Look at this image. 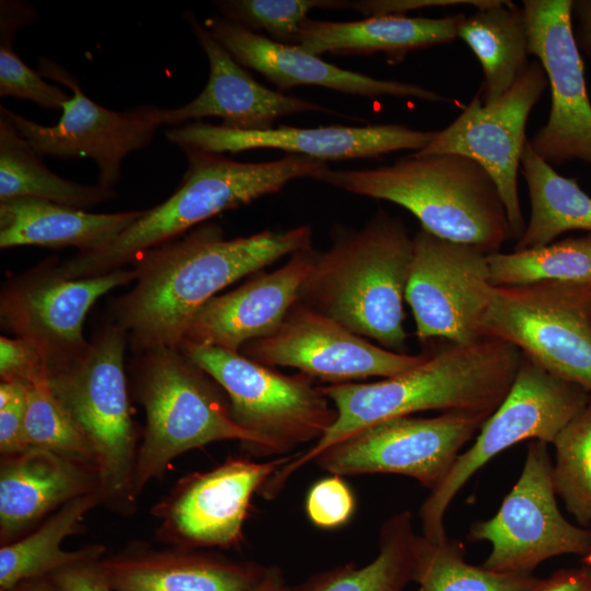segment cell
I'll return each instance as SVG.
<instances>
[{
  "label": "cell",
  "instance_id": "22",
  "mask_svg": "<svg viewBox=\"0 0 591 591\" xmlns=\"http://www.w3.org/2000/svg\"><path fill=\"white\" fill-rule=\"evenodd\" d=\"M316 255L312 247L297 252L280 268L213 297L195 313L183 340L239 351L271 334L299 300Z\"/></svg>",
  "mask_w": 591,
  "mask_h": 591
},
{
  "label": "cell",
  "instance_id": "34",
  "mask_svg": "<svg viewBox=\"0 0 591 591\" xmlns=\"http://www.w3.org/2000/svg\"><path fill=\"white\" fill-rule=\"evenodd\" d=\"M493 287L554 281L591 285V233L544 246L487 256Z\"/></svg>",
  "mask_w": 591,
  "mask_h": 591
},
{
  "label": "cell",
  "instance_id": "12",
  "mask_svg": "<svg viewBox=\"0 0 591 591\" xmlns=\"http://www.w3.org/2000/svg\"><path fill=\"white\" fill-rule=\"evenodd\" d=\"M38 72L71 91L59 121L44 126L2 105L0 113L42 157L92 159L97 166V184L114 189L124 159L151 143L163 125L164 108L142 104L112 111L89 99L77 78L56 61L39 57Z\"/></svg>",
  "mask_w": 591,
  "mask_h": 591
},
{
  "label": "cell",
  "instance_id": "45",
  "mask_svg": "<svg viewBox=\"0 0 591 591\" xmlns=\"http://www.w3.org/2000/svg\"><path fill=\"white\" fill-rule=\"evenodd\" d=\"M571 16L576 44L591 59V0H572Z\"/></svg>",
  "mask_w": 591,
  "mask_h": 591
},
{
  "label": "cell",
  "instance_id": "7",
  "mask_svg": "<svg viewBox=\"0 0 591 591\" xmlns=\"http://www.w3.org/2000/svg\"><path fill=\"white\" fill-rule=\"evenodd\" d=\"M126 343L125 331L109 324L80 357L51 371L48 379L93 448L103 503L121 514L132 512L137 500L138 445L124 367Z\"/></svg>",
  "mask_w": 591,
  "mask_h": 591
},
{
  "label": "cell",
  "instance_id": "13",
  "mask_svg": "<svg viewBox=\"0 0 591 591\" xmlns=\"http://www.w3.org/2000/svg\"><path fill=\"white\" fill-rule=\"evenodd\" d=\"M489 416L445 412L405 416L361 429L325 449L314 462L339 476L396 474L429 491L447 476L462 449Z\"/></svg>",
  "mask_w": 591,
  "mask_h": 591
},
{
  "label": "cell",
  "instance_id": "44",
  "mask_svg": "<svg viewBox=\"0 0 591 591\" xmlns=\"http://www.w3.org/2000/svg\"><path fill=\"white\" fill-rule=\"evenodd\" d=\"M540 591H591V567L556 570Z\"/></svg>",
  "mask_w": 591,
  "mask_h": 591
},
{
  "label": "cell",
  "instance_id": "6",
  "mask_svg": "<svg viewBox=\"0 0 591 591\" xmlns=\"http://www.w3.org/2000/svg\"><path fill=\"white\" fill-rule=\"evenodd\" d=\"M134 368V391L146 414L138 447L136 497L177 456L211 442L237 440L257 454V439L233 419L223 389L179 347L139 355Z\"/></svg>",
  "mask_w": 591,
  "mask_h": 591
},
{
  "label": "cell",
  "instance_id": "20",
  "mask_svg": "<svg viewBox=\"0 0 591 591\" xmlns=\"http://www.w3.org/2000/svg\"><path fill=\"white\" fill-rule=\"evenodd\" d=\"M434 132L396 124L316 128L279 126L263 130H237L194 121L166 130L165 137L183 151L223 154L266 148L327 163L376 158L401 150L418 152L432 140Z\"/></svg>",
  "mask_w": 591,
  "mask_h": 591
},
{
  "label": "cell",
  "instance_id": "26",
  "mask_svg": "<svg viewBox=\"0 0 591 591\" xmlns=\"http://www.w3.org/2000/svg\"><path fill=\"white\" fill-rule=\"evenodd\" d=\"M464 18L461 13L437 19L376 14L344 22L308 18L300 26L298 46L316 56L381 53L396 63L414 50L455 40Z\"/></svg>",
  "mask_w": 591,
  "mask_h": 591
},
{
  "label": "cell",
  "instance_id": "42",
  "mask_svg": "<svg viewBox=\"0 0 591 591\" xmlns=\"http://www.w3.org/2000/svg\"><path fill=\"white\" fill-rule=\"evenodd\" d=\"M102 558L77 561L51 573L47 578L54 591H114L101 566Z\"/></svg>",
  "mask_w": 591,
  "mask_h": 591
},
{
  "label": "cell",
  "instance_id": "38",
  "mask_svg": "<svg viewBox=\"0 0 591 591\" xmlns=\"http://www.w3.org/2000/svg\"><path fill=\"white\" fill-rule=\"evenodd\" d=\"M223 18L254 33L266 32L268 38L286 45H298L301 24L313 9H344L340 0H224L216 1Z\"/></svg>",
  "mask_w": 591,
  "mask_h": 591
},
{
  "label": "cell",
  "instance_id": "40",
  "mask_svg": "<svg viewBox=\"0 0 591 591\" xmlns=\"http://www.w3.org/2000/svg\"><path fill=\"white\" fill-rule=\"evenodd\" d=\"M49 375V364L33 341L22 337H0L1 381L19 382L31 386L47 382Z\"/></svg>",
  "mask_w": 591,
  "mask_h": 591
},
{
  "label": "cell",
  "instance_id": "3",
  "mask_svg": "<svg viewBox=\"0 0 591 591\" xmlns=\"http://www.w3.org/2000/svg\"><path fill=\"white\" fill-rule=\"evenodd\" d=\"M413 253L404 222L380 210L317 253L299 300L349 332L406 354L404 301Z\"/></svg>",
  "mask_w": 591,
  "mask_h": 591
},
{
  "label": "cell",
  "instance_id": "21",
  "mask_svg": "<svg viewBox=\"0 0 591 591\" xmlns=\"http://www.w3.org/2000/svg\"><path fill=\"white\" fill-rule=\"evenodd\" d=\"M205 22L211 35L236 62L257 71L281 91L299 85H316L367 97L394 96L434 103L452 102L418 84L381 80L341 69L298 45L274 42L219 15H212Z\"/></svg>",
  "mask_w": 591,
  "mask_h": 591
},
{
  "label": "cell",
  "instance_id": "14",
  "mask_svg": "<svg viewBox=\"0 0 591 591\" xmlns=\"http://www.w3.org/2000/svg\"><path fill=\"white\" fill-rule=\"evenodd\" d=\"M413 240L405 301L412 309L417 338L459 345L485 339L482 324L494 288L488 254L421 227Z\"/></svg>",
  "mask_w": 591,
  "mask_h": 591
},
{
  "label": "cell",
  "instance_id": "27",
  "mask_svg": "<svg viewBox=\"0 0 591 591\" xmlns=\"http://www.w3.org/2000/svg\"><path fill=\"white\" fill-rule=\"evenodd\" d=\"M143 210L94 213L37 198L0 202V247L74 246L91 252L131 225Z\"/></svg>",
  "mask_w": 591,
  "mask_h": 591
},
{
  "label": "cell",
  "instance_id": "30",
  "mask_svg": "<svg viewBox=\"0 0 591 591\" xmlns=\"http://www.w3.org/2000/svg\"><path fill=\"white\" fill-rule=\"evenodd\" d=\"M521 169L531 211L513 251L544 246L573 230L591 233V196L573 178L560 175L537 155L529 139L523 149Z\"/></svg>",
  "mask_w": 591,
  "mask_h": 591
},
{
  "label": "cell",
  "instance_id": "1",
  "mask_svg": "<svg viewBox=\"0 0 591 591\" xmlns=\"http://www.w3.org/2000/svg\"><path fill=\"white\" fill-rule=\"evenodd\" d=\"M311 247L309 225L225 239L221 227L204 223L134 262L136 285L114 301L115 324L139 355L178 347L195 313L219 291Z\"/></svg>",
  "mask_w": 591,
  "mask_h": 591
},
{
  "label": "cell",
  "instance_id": "49",
  "mask_svg": "<svg viewBox=\"0 0 591 591\" xmlns=\"http://www.w3.org/2000/svg\"><path fill=\"white\" fill-rule=\"evenodd\" d=\"M11 591H18V590H16V589H14V590H11Z\"/></svg>",
  "mask_w": 591,
  "mask_h": 591
},
{
  "label": "cell",
  "instance_id": "25",
  "mask_svg": "<svg viewBox=\"0 0 591 591\" xmlns=\"http://www.w3.org/2000/svg\"><path fill=\"white\" fill-rule=\"evenodd\" d=\"M114 591H254L265 566L176 548L101 559Z\"/></svg>",
  "mask_w": 591,
  "mask_h": 591
},
{
  "label": "cell",
  "instance_id": "11",
  "mask_svg": "<svg viewBox=\"0 0 591 591\" xmlns=\"http://www.w3.org/2000/svg\"><path fill=\"white\" fill-rule=\"evenodd\" d=\"M548 444L532 440L521 474L489 519L473 523L468 538L490 544L483 567L532 575L557 556L584 557L591 551V529L568 521L557 505Z\"/></svg>",
  "mask_w": 591,
  "mask_h": 591
},
{
  "label": "cell",
  "instance_id": "15",
  "mask_svg": "<svg viewBox=\"0 0 591 591\" xmlns=\"http://www.w3.org/2000/svg\"><path fill=\"white\" fill-rule=\"evenodd\" d=\"M547 86L545 70L535 59L495 103L484 105L476 93L462 113L417 152L459 154L478 163L497 186L515 241L526 224L518 193L526 123Z\"/></svg>",
  "mask_w": 591,
  "mask_h": 591
},
{
  "label": "cell",
  "instance_id": "19",
  "mask_svg": "<svg viewBox=\"0 0 591 591\" xmlns=\"http://www.w3.org/2000/svg\"><path fill=\"white\" fill-rule=\"evenodd\" d=\"M242 354L268 367L296 368L331 384L394 376L427 357L373 345L300 300L275 332L248 341L242 347Z\"/></svg>",
  "mask_w": 591,
  "mask_h": 591
},
{
  "label": "cell",
  "instance_id": "8",
  "mask_svg": "<svg viewBox=\"0 0 591 591\" xmlns=\"http://www.w3.org/2000/svg\"><path fill=\"white\" fill-rule=\"evenodd\" d=\"M178 347L223 389L234 421L258 441L256 456L316 442L336 419L334 405L305 373L287 375L239 351L188 340Z\"/></svg>",
  "mask_w": 591,
  "mask_h": 591
},
{
  "label": "cell",
  "instance_id": "28",
  "mask_svg": "<svg viewBox=\"0 0 591 591\" xmlns=\"http://www.w3.org/2000/svg\"><path fill=\"white\" fill-rule=\"evenodd\" d=\"M457 38L474 53L484 74L478 92L484 105L495 103L528 67L529 38L522 7L490 0L462 21Z\"/></svg>",
  "mask_w": 591,
  "mask_h": 591
},
{
  "label": "cell",
  "instance_id": "23",
  "mask_svg": "<svg viewBox=\"0 0 591 591\" xmlns=\"http://www.w3.org/2000/svg\"><path fill=\"white\" fill-rule=\"evenodd\" d=\"M186 20L209 62L202 91L177 108L163 109V125L218 117L222 126L237 130H263L288 115L305 112L333 113L316 103L286 95L258 83L211 35L192 12Z\"/></svg>",
  "mask_w": 591,
  "mask_h": 591
},
{
  "label": "cell",
  "instance_id": "5",
  "mask_svg": "<svg viewBox=\"0 0 591 591\" xmlns=\"http://www.w3.org/2000/svg\"><path fill=\"white\" fill-rule=\"evenodd\" d=\"M314 179L396 204L430 233L486 254L500 252L513 239L495 182L478 163L463 155L414 152L374 169L326 167Z\"/></svg>",
  "mask_w": 591,
  "mask_h": 591
},
{
  "label": "cell",
  "instance_id": "31",
  "mask_svg": "<svg viewBox=\"0 0 591 591\" xmlns=\"http://www.w3.org/2000/svg\"><path fill=\"white\" fill-rule=\"evenodd\" d=\"M115 196L113 188L79 184L53 173L0 113V202L37 198L85 210Z\"/></svg>",
  "mask_w": 591,
  "mask_h": 591
},
{
  "label": "cell",
  "instance_id": "18",
  "mask_svg": "<svg viewBox=\"0 0 591 591\" xmlns=\"http://www.w3.org/2000/svg\"><path fill=\"white\" fill-rule=\"evenodd\" d=\"M294 455L266 462L231 457L186 476L153 509L160 520L158 535L184 549L239 546L254 493Z\"/></svg>",
  "mask_w": 591,
  "mask_h": 591
},
{
  "label": "cell",
  "instance_id": "33",
  "mask_svg": "<svg viewBox=\"0 0 591 591\" xmlns=\"http://www.w3.org/2000/svg\"><path fill=\"white\" fill-rule=\"evenodd\" d=\"M413 581L420 591H540L546 578L468 564L462 543L449 538L433 542L417 534Z\"/></svg>",
  "mask_w": 591,
  "mask_h": 591
},
{
  "label": "cell",
  "instance_id": "16",
  "mask_svg": "<svg viewBox=\"0 0 591 591\" xmlns=\"http://www.w3.org/2000/svg\"><path fill=\"white\" fill-rule=\"evenodd\" d=\"M136 279L135 269L70 279L46 260L7 280L0 294L1 327L33 341L51 371L80 357L89 346L85 316L95 301Z\"/></svg>",
  "mask_w": 591,
  "mask_h": 591
},
{
  "label": "cell",
  "instance_id": "9",
  "mask_svg": "<svg viewBox=\"0 0 591 591\" xmlns=\"http://www.w3.org/2000/svg\"><path fill=\"white\" fill-rule=\"evenodd\" d=\"M590 395L583 387L551 374L522 354L505 399L485 420L472 445L461 452L443 480L421 503V534L433 542L447 540V511L468 479L496 455L519 442L553 443L586 406Z\"/></svg>",
  "mask_w": 591,
  "mask_h": 591
},
{
  "label": "cell",
  "instance_id": "41",
  "mask_svg": "<svg viewBox=\"0 0 591 591\" xmlns=\"http://www.w3.org/2000/svg\"><path fill=\"white\" fill-rule=\"evenodd\" d=\"M30 386L1 381L0 383V452L2 456L14 455L28 448L24 419Z\"/></svg>",
  "mask_w": 591,
  "mask_h": 591
},
{
  "label": "cell",
  "instance_id": "10",
  "mask_svg": "<svg viewBox=\"0 0 591 591\" xmlns=\"http://www.w3.org/2000/svg\"><path fill=\"white\" fill-rule=\"evenodd\" d=\"M482 331L591 393V285L494 287Z\"/></svg>",
  "mask_w": 591,
  "mask_h": 591
},
{
  "label": "cell",
  "instance_id": "2",
  "mask_svg": "<svg viewBox=\"0 0 591 591\" xmlns=\"http://www.w3.org/2000/svg\"><path fill=\"white\" fill-rule=\"evenodd\" d=\"M521 357L519 348L500 339L449 343L394 376L321 386L336 409L334 424L313 445L281 466L263 486L262 496L273 499L291 475L325 449L378 422L427 410L490 416L507 396Z\"/></svg>",
  "mask_w": 591,
  "mask_h": 591
},
{
  "label": "cell",
  "instance_id": "48",
  "mask_svg": "<svg viewBox=\"0 0 591 591\" xmlns=\"http://www.w3.org/2000/svg\"><path fill=\"white\" fill-rule=\"evenodd\" d=\"M581 561L584 566L591 567V551L584 557L581 558Z\"/></svg>",
  "mask_w": 591,
  "mask_h": 591
},
{
  "label": "cell",
  "instance_id": "35",
  "mask_svg": "<svg viewBox=\"0 0 591 591\" xmlns=\"http://www.w3.org/2000/svg\"><path fill=\"white\" fill-rule=\"evenodd\" d=\"M552 444L556 494L578 524L588 528L591 525V395Z\"/></svg>",
  "mask_w": 591,
  "mask_h": 591
},
{
  "label": "cell",
  "instance_id": "37",
  "mask_svg": "<svg viewBox=\"0 0 591 591\" xmlns=\"http://www.w3.org/2000/svg\"><path fill=\"white\" fill-rule=\"evenodd\" d=\"M24 430L28 447L48 450L96 468L90 441L48 381L28 389Z\"/></svg>",
  "mask_w": 591,
  "mask_h": 591
},
{
  "label": "cell",
  "instance_id": "24",
  "mask_svg": "<svg viewBox=\"0 0 591 591\" xmlns=\"http://www.w3.org/2000/svg\"><path fill=\"white\" fill-rule=\"evenodd\" d=\"M94 491H100L99 473L94 466L34 447L2 456V544L11 543L21 532L70 500Z\"/></svg>",
  "mask_w": 591,
  "mask_h": 591
},
{
  "label": "cell",
  "instance_id": "17",
  "mask_svg": "<svg viewBox=\"0 0 591 591\" xmlns=\"http://www.w3.org/2000/svg\"><path fill=\"white\" fill-rule=\"evenodd\" d=\"M529 53L543 66L551 88L546 123L529 139L548 164L580 160L591 166V102L576 44L572 0H525Z\"/></svg>",
  "mask_w": 591,
  "mask_h": 591
},
{
  "label": "cell",
  "instance_id": "4",
  "mask_svg": "<svg viewBox=\"0 0 591 591\" xmlns=\"http://www.w3.org/2000/svg\"><path fill=\"white\" fill-rule=\"evenodd\" d=\"M187 170L178 188L142 215L105 246L79 252L57 265L70 279L105 275L134 263L144 252L173 241L222 211L279 192L293 179L313 178L327 167L324 161L287 154L278 160L240 162L224 154L184 151Z\"/></svg>",
  "mask_w": 591,
  "mask_h": 591
},
{
  "label": "cell",
  "instance_id": "32",
  "mask_svg": "<svg viewBox=\"0 0 591 591\" xmlns=\"http://www.w3.org/2000/svg\"><path fill=\"white\" fill-rule=\"evenodd\" d=\"M416 537L412 512L399 511L382 524L378 554L370 563L320 571L292 591H404L413 581Z\"/></svg>",
  "mask_w": 591,
  "mask_h": 591
},
{
  "label": "cell",
  "instance_id": "43",
  "mask_svg": "<svg viewBox=\"0 0 591 591\" xmlns=\"http://www.w3.org/2000/svg\"><path fill=\"white\" fill-rule=\"evenodd\" d=\"M490 0H394V1H360L354 3V8L362 13L376 14H404L412 10L430 7L474 5L480 8Z\"/></svg>",
  "mask_w": 591,
  "mask_h": 591
},
{
  "label": "cell",
  "instance_id": "39",
  "mask_svg": "<svg viewBox=\"0 0 591 591\" xmlns=\"http://www.w3.org/2000/svg\"><path fill=\"white\" fill-rule=\"evenodd\" d=\"M356 507L354 494L343 476L317 480L309 490L305 512L310 521L322 529H333L349 521Z\"/></svg>",
  "mask_w": 591,
  "mask_h": 591
},
{
  "label": "cell",
  "instance_id": "29",
  "mask_svg": "<svg viewBox=\"0 0 591 591\" xmlns=\"http://www.w3.org/2000/svg\"><path fill=\"white\" fill-rule=\"evenodd\" d=\"M100 503H103L100 491L74 498L55 511L35 532L4 544L0 548V591L14 590L27 580L47 578L77 561L102 558L105 547L101 544L71 552L61 546Z\"/></svg>",
  "mask_w": 591,
  "mask_h": 591
},
{
  "label": "cell",
  "instance_id": "36",
  "mask_svg": "<svg viewBox=\"0 0 591 591\" xmlns=\"http://www.w3.org/2000/svg\"><path fill=\"white\" fill-rule=\"evenodd\" d=\"M36 12L21 1L2 0L0 4V95L35 103L43 109L62 111L71 94L46 82L38 70L28 67L14 50V36L31 23Z\"/></svg>",
  "mask_w": 591,
  "mask_h": 591
},
{
  "label": "cell",
  "instance_id": "47",
  "mask_svg": "<svg viewBox=\"0 0 591 591\" xmlns=\"http://www.w3.org/2000/svg\"><path fill=\"white\" fill-rule=\"evenodd\" d=\"M18 591H54L48 578H37L22 582Z\"/></svg>",
  "mask_w": 591,
  "mask_h": 591
},
{
  "label": "cell",
  "instance_id": "46",
  "mask_svg": "<svg viewBox=\"0 0 591 591\" xmlns=\"http://www.w3.org/2000/svg\"><path fill=\"white\" fill-rule=\"evenodd\" d=\"M254 591H292L283 571L277 565L265 566L263 576Z\"/></svg>",
  "mask_w": 591,
  "mask_h": 591
}]
</instances>
